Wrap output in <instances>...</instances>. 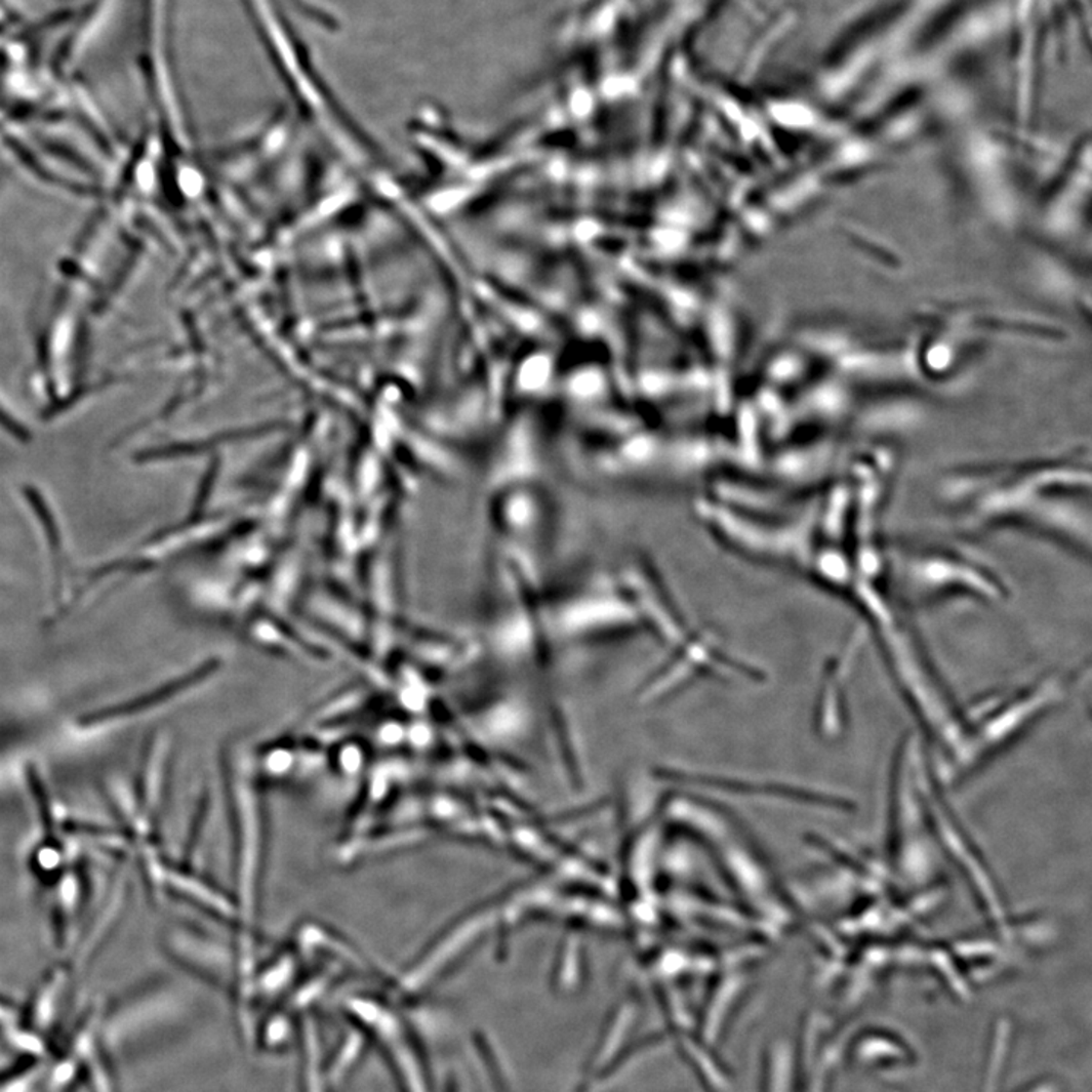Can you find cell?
I'll return each mask as SVG.
<instances>
[{
    "label": "cell",
    "mask_w": 1092,
    "mask_h": 1092,
    "mask_svg": "<svg viewBox=\"0 0 1092 1092\" xmlns=\"http://www.w3.org/2000/svg\"><path fill=\"white\" fill-rule=\"evenodd\" d=\"M234 822H236L237 895L239 915L243 923L252 924L258 901L259 876H261L262 828L261 803L254 781L246 774L245 766H239L233 775Z\"/></svg>",
    "instance_id": "6da1fadb"
},
{
    "label": "cell",
    "mask_w": 1092,
    "mask_h": 1092,
    "mask_svg": "<svg viewBox=\"0 0 1092 1092\" xmlns=\"http://www.w3.org/2000/svg\"><path fill=\"white\" fill-rule=\"evenodd\" d=\"M895 571H900L901 581L907 597L914 600H935L944 592L953 589H971L979 594L997 597L999 591L993 582L980 574L970 563L962 562L956 557L941 554L903 553L897 554Z\"/></svg>",
    "instance_id": "7a4b0ae2"
},
{
    "label": "cell",
    "mask_w": 1092,
    "mask_h": 1092,
    "mask_svg": "<svg viewBox=\"0 0 1092 1092\" xmlns=\"http://www.w3.org/2000/svg\"><path fill=\"white\" fill-rule=\"evenodd\" d=\"M163 886L164 888L173 889L176 894L187 897V900H192L193 903L205 907V909L224 918V920L233 921L236 918H240L237 904L228 900L220 892L211 888L208 883L202 882L198 877L173 872V869L166 866L163 874Z\"/></svg>",
    "instance_id": "3957f363"
},
{
    "label": "cell",
    "mask_w": 1092,
    "mask_h": 1092,
    "mask_svg": "<svg viewBox=\"0 0 1092 1092\" xmlns=\"http://www.w3.org/2000/svg\"><path fill=\"white\" fill-rule=\"evenodd\" d=\"M169 745V740L164 739V737H158L151 743L148 755H146L140 794L137 797L148 815H152V812L160 804L164 780H166Z\"/></svg>",
    "instance_id": "277c9868"
},
{
    "label": "cell",
    "mask_w": 1092,
    "mask_h": 1092,
    "mask_svg": "<svg viewBox=\"0 0 1092 1092\" xmlns=\"http://www.w3.org/2000/svg\"><path fill=\"white\" fill-rule=\"evenodd\" d=\"M27 777L28 786H30L33 799L36 801L38 815H40L41 827H43L44 832V841L59 842L58 837H56L55 821H53L52 806H50V797L49 794H47L43 778H41L40 772H38L36 766H28Z\"/></svg>",
    "instance_id": "5b68a950"
},
{
    "label": "cell",
    "mask_w": 1092,
    "mask_h": 1092,
    "mask_svg": "<svg viewBox=\"0 0 1092 1092\" xmlns=\"http://www.w3.org/2000/svg\"><path fill=\"white\" fill-rule=\"evenodd\" d=\"M294 756L293 752L287 749H275L272 752L266 753L265 759H262V769L266 774L271 775L274 778L283 777V775L289 774L290 769L293 768Z\"/></svg>",
    "instance_id": "8992f818"
},
{
    "label": "cell",
    "mask_w": 1092,
    "mask_h": 1092,
    "mask_svg": "<svg viewBox=\"0 0 1092 1092\" xmlns=\"http://www.w3.org/2000/svg\"><path fill=\"white\" fill-rule=\"evenodd\" d=\"M363 764V755L360 752L359 746L345 745L343 749L338 752L337 765L341 772L347 775H354Z\"/></svg>",
    "instance_id": "52a82bcc"
}]
</instances>
